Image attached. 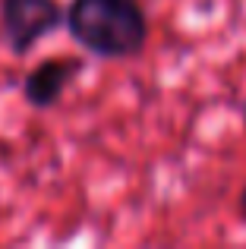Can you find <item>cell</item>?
Listing matches in <instances>:
<instances>
[{
	"label": "cell",
	"instance_id": "cell-1",
	"mask_svg": "<svg viewBox=\"0 0 246 249\" xmlns=\"http://www.w3.org/2000/svg\"><path fill=\"white\" fill-rule=\"evenodd\" d=\"M67 35L98 60H129L148 44L142 0H70Z\"/></svg>",
	"mask_w": 246,
	"mask_h": 249
},
{
	"label": "cell",
	"instance_id": "cell-2",
	"mask_svg": "<svg viewBox=\"0 0 246 249\" xmlns=\"http://www.w3.org/2000/svg\"><path fill=\"white\" fill-rule=\"evenodd\" d=\"M57 29H67V6L60 0H0V35L13 57L32 54Z\"/></svg>",
	"mask_w": 246,
	"mask_h": 249
},
{
	"label": "cell",
	"instance_id": "cell-3",
	"mask_svg": "<svg viewBox=\"0 0 246 249\" xmlns=\"http://www.w3.org/2000/svg\"><path fill=\"white\" fill-rule=\"evenodd\" d=\"M82 73H86L82 57H44L22 76V101L35 110L57 107Z\"/></svg>",
	"mask_w": 246,
	"mask_h": 249
},
{
	"label": "cell",
	"instance_id": "cell-4",
	"mask_svg": "<svg viewBox=\"0 0 246 249\" xmlns=\"http://www.w3.org/2000/svg\"><path fill=\"white\" fill-rule=\"evenodd\" d=\"M237 205H240V218L246 221V186L240 189V199H237Z\"/></svg>",
	"mask_w": 246,
	"mask_h": 249
}]
</instances>
